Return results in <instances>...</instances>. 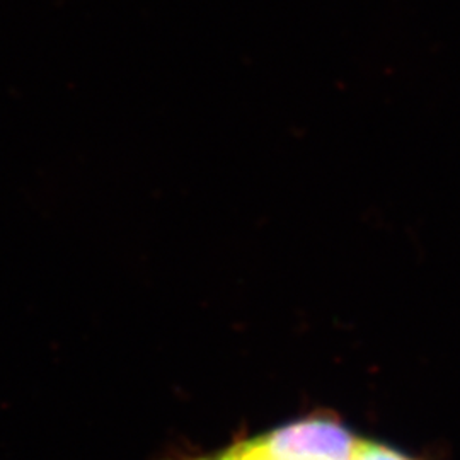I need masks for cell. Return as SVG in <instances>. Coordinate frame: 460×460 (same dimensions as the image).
<instances>
[{
	"label": "cell",
	"instance_id": "1",
	"mask_svg": "<svg viewBox=\"0 0 460 460\" xmlns=\"http://www.w3.org/2000/svg\"><path fill=\"white\" fill-rule=\"evenodd\" d=\"M198 460H412L329 420H302Z\"/></svg>",
	"mask_w": 460,
	"mask_h": 460
}]
</instances>
